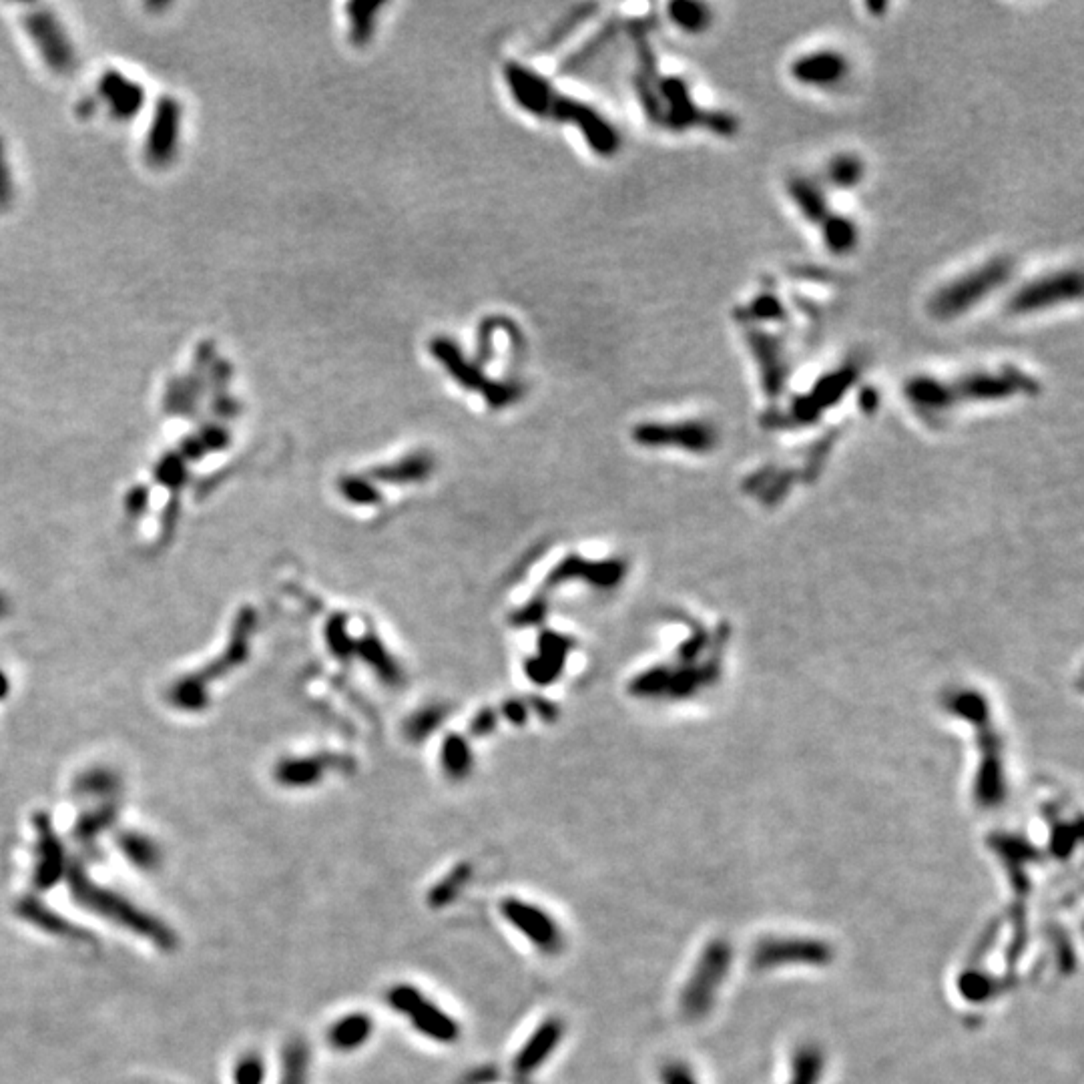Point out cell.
<instances>
[{
  "label": "cell",
  "mask_w": 1084,
  "mask_h": 1084,
  "mask_svg": "<svg viewBox=\"0 0 1084 1084\" xmlns=\"http://www.w3.org/2000/svg\"><path fill=\"white\" fill-rule=\"evenodd\" d=\"M376 1034V1018L368 1010H348L326 1028V1044L338 1054H356Z\"/></svg>",
  "instance_id": "obj_11"
},
{
  "label": "cell",
  "mask_w": 1084,
  "mask_h": 1084,
  "mask_svg": "<svg viewBox=\"0 0 1084 1084\" xmlns=\"http://www.w3.org/2000/svg\"><path fill=\"white\" fill-rule=\"evenodd\" d=\"M661 1084H697L695 1074L683 1062H667L659 1072Z\"/></svg>",
  "instance_id": "obj_22"
},
{
  "label": "cell",
  "mask_w": 1084,
  "mask_h": 1084,
  "mask_svg": "<svg viewBox=\"0 0 1084 1084\" xmlns=\"http://www.w3.org/2000/svg\"><path fill=\"white\" fill-rule=\"evenodd\" d=\"M822 231H824L826 247L832 253H838V255H846V253L854 251L856 245H858V239H860V231H858L856 223L852 219H848V217H842V215H828L824 219Z\"/></svg>",
  "instance_id": "obj_16"
},
{
  "label": "cell",
  "mask_w": 1084,
  "mask_h": 1084,
  "mask_svg": "<svg viewBox=\"0 0 1084 1084\" xmlns=\"http://www.w3.org/2000/svg\"><path fill=\"white\" fill-rule=\"evenodd\" d=\"M430 352L448 370V374L456 382H460L468 390L482 392L484 398L488 400V404H492V406L510 404L512 400H516L522 394V388L518 384H504V382H494V380L486 378L482 374L480 366L466 360L460 346L456 342H452L450 338H446V336L434 338L430 342Z\"/></svg>",
  "instance_id": "obj_5"
},
{
  "label": "cell",
  "mask_w": 1084,
  "mask_h": 1084,
  "mask_svg": "<svg viewBox=\"0 0 1084 1084\" xmlns=\"http://www.w3.org/2000/svg\"><path fill=\"white\" fill-rule=\"evenodd\" d=\"M669 17L685 33H703L711 25L709 7L701 3H687V0L669 5Z\"/></svg>",
  "instance_id": "obj_18"
},
{
  "label": "cell",
  "mask_w": 1084,
  "mask_h": 1084,
  "mask_svg": "<svg viewBox=\"0 0 1084 1084\" xmlns=\"http://www.w3.org/2000/svg\"><path fill=\"white\" fill-rule=\"evenodd\" d=\"M723 954L721 948L715 950V946H709L703 958L697 962L693 974L689 976L687 986L681 992V1010L691 1016L699 1018L705 1014V1010L711 1006L713 990L721 982V970L723 962H719V956Z\"/></svg>",
  "instance_id": "obj_10"
},
{
  "label": "cell",
  "mask_w": 1084,
  "mask_h": 1084,
  "mask_svg": "<svg viewBox=\"0 0 1084 1084\" xmlns=\"http://www.w3.org/2000/svg\"><path fill=\"white\" fill-rule=\"evenodd\" d=\"M261 1076H263V1070H261V1064L255 1058H251L249 1062H245L241 1066V1072H239L241 1084H259Z\"/></svg>",
  "instance_id": "obj_24"
},
{
  "label": "cell",
  "mask_w": 1084,
  "mask_h": 1084,
  "mask_svg": "<svg viewBox=\"0 0 1084 1084\" xmlns=\"http://www.w3.org/2000/svg\"><path fill=\"white\" fill-rule=\"evenodd\" d=\"M1080 292L1082 280L1078 271H1058V274H1050L1022 286L1010 298L1008 310L1016 316L1042 314L1046 310L1058 308L1060 304L1078 300Z\"/></svg>",
  "instance_id": "obj_7"
},
{
  "label": "cell",
  "mask_w": 1084,
  "mask_h": 1084,
  "mask_svg": "<svg viewBox=\"0 0 1084 1084\" xmlns=\"http://www.w3.org/2000/svg\"><path fill=\"white\" fill-rule=\"evenodd\" d=\"M7 689H9V683H7L5 675H3V673H0V697H3V695L7 693Z\"/></svg>",
  "instance_id": "obj_25"
},
{
  "label": "cell",
  "mask_w": 1084,
  "mask_h": 1084,
  "mask_svg": "<svg viewBox=\"0 0 1084 1084\" xmlns=\"http://www.w3.org/2000/svg\"><path fill=\"white\" fill-rule=\"evenodd\" d=\"M789 195L807 221L824 223L826 213H828V203L822 189L816 183L797 177L789 183Z\"/></svg>",
  "instance_id": "obj_15"
},
{
  "label": "cell",
  "mask_w": 1084,
  "mask_h": 1084,
  "mask_svg": "<svg viewBox=\"0 0 1084 1084\" xmlns=\"http://www.w3.org/2000/svg\"><path fill=\"white\" fill-rule=\"evenodd\" d=\"M1012 269L1014 265L1008 257H996L978 265L932 296L930 314L944 322L968 314L1010 280Z\"/></svg>",
  "instance_id": "obj_4"
},
{
  "label": "cell",
  "mask_w": 1084,
  "mask_h": 1084,
  "mask_svg": "<svg viewBox=\"0 0 1084 1084\" xmlns=\"http://www.w3.org/2000/svg\"><path fill=\"white\" fill-rule=\"evenodd\" d=\"M952 402L966 400H1002L1034 390V380L1016 370L1006 372H974L958 382H948Z\"/></svg>",
  "instance_id": "obj_8"
},
{
  "label": "cell",
  "mask_w": 1084,
  "mask_h": 1084,
  "mask_svg": "<svg viewBox=\"0 0 1084 1084\" xmlns=\"http://www.w3.org/2000/svg\"><path fill=\"white\" fill-rule=\"evenodd\" d=\"M504 79L514 101L528 113L542 119H553V121L577 125L581 133L585 135V139L589 141V147L599 155L609 157L619 151L621 147L619 133L605 117H601L587 103L561 95L557 89L549 85L545 77L536 75L534 71L518 63L504 65Z\"/></svg>",
  "instance_id": "obj_1"
},
{
  "label": "cell",
  "mask_w": 1084,
  "mask_h": 1084,
  "mask_svg": "<svg viewBox=\"0 0 1084 1084\" xmlns=\"http://www.w3.org/2000/svg\"><path fill=\"white\" fill-rule=\"evenodd\" d=\"M595 9H597L595 5H589V7H587V5H585V7H579V9H577V13H573V15L569 17V19H565V21H563V23H561V25H559V27H557V29H555V31H553V33H551L549 37H547V41H545V43H542V49H545V51H551V49H553L555 45L563 43V41H565V39H567V37H569V35H571V33H573V31H575V29H577L579 25H583V23H585V21L589 19V15H591V13L595 11Z\"/></svg>",
  "instance_id": "obj_21"
},
{
  "label": "cell",
  "mask_w": 1084,
  "mask_h": 1084,
  "mask_svg": "<svg viewBox=\"0 0 1084 1084\" xmlns=\"http://www.w3.org/2000/svg\"><path fill=\"white\" fill-rule=\"evenodd\" d=\"M641 442L659 444V442H679L689 448H709L713 444V430L705 424H677V426H659L649 424L637 430Z\"/></svg>",
  "instance_id": "obj_12"
},
{
  "label": "cell",
  "mask_w": 1084,
  "mask_h": 1084,
  "mask_svg": "<svg viewBox=\"0 0 1084 1084\" xmlns=\"http://www.w3.org/2000/svg\"><path fill=\"white\" fill-rule=\"evenodd\" d=\"M749 312L757 318H763V320H769V318H777L783 310H781V304H777L775 298L771 296H761L757 298L751 306H749Z\"/></svg>",
  "instance_id": "obj_23"
},
{
  "label": "cell",
  "mask_w": 1084,
  "mask_h": 1084,
  "mask_svg": "<svg viewBox=\"0 0 1084 1084\" xmlns=\"http://www.w3.org/2000/svg\"><path fill=\"white\" fill-rule=\"evenodd\" d=\"M386 1004L412 1032L432 1044L454 1046L462 1038L460 1020L412 982L392 984L386 990Z\"/></svg>",
  "instance_id": "obj_2"
},
{
  "label": "cell",
  "mask_w": 1084,
  "mask_h": 1084,
  "mask_svg": "<svg viewBox=\"0 0 1084 1084\" xmlns=\"http://www.w3.org/2000/svg\"><path fill=\"white\" fill-rule=\"evenodd\" d=\"M569 1026L563 1016L549 1014L536 1022L512 1056V1072L520 1082L545 1068L567 1038Z\"/></svg>",
  "instance_id": "obj_6"
},
{
  "label": "cell",
  "mask_w": 1084,
  "mask_h": 1084,
  "mask_svg": "<svg viewBox=\"0 0 1084 1084\" xmlns=\"http://www.w3.org/2000/svg\"><path fill=\"white\" fill-rule=\"evenodd\" d=\"M3 609H5V601H3V599H0V615H3V613H5Z\"/></svg>",
  "instance_id": "obj_26"
},
{
  "label": "cell",
  "mask_w": 1084,
  "mask_h": 1084,
  "mask_svg": "<svg viewBox=\"0 0 1084 1084\" xmlns=\"http://www.w3.org/2000/svg\"><path fill=\"white\" fill-rule=\"evenodd\" d=\"M472 878V868L470 866H456L454 870H450L444 878H440L426 894V900H428V906L434 908V910H442V908H448L450 904H454L462 892L468 888V882Z\"/></svg>",
  "instance_id": "obj_14"
},
{
  "label": "cell",
  "mask_w": 1084,
  "mask_h": 1084,
  "mask_svg": "<svg viewBox=\"0 0 1084 1084\" xmlns=\"http://www.w3.org/2000/svg\"><path fill=\"white\" fill-rule=\"evenodd\" d=\"M791 77L805 87L832 89L850 75V61L838 51L805 53L791 63Z\"/></svg>",
  "instance_id": "obj_9"
},
{
  "label": "cell",
  "mask_w": 1084,
  "mask_h": 1084,
  "mask_svg": "<svg viewBox=\"0 0 1084 1084\" xmlns=\"http://www.w3.org/2000/svg\"><path fill=\"white\" fill-rule=\"evenodd\" d=\"M826 177L840 189L856 187L864 179V163L854 155H838L830 161Z\"/></svg>",
  "instance_id": "obj_19"
},
{
  "label": "cell",
  "mask_w": 1084,
  "mask_h": 1084,
  "mask_svg": "<svg viewBox=\"0 0 1084 1084\" xmlns=\"http://www.w3.org/2000/svg\"><path fill=\"white\" fill-rule=\"evenodd\" d=\"M382 7L384 3H364V0L348 5V13L352 17L350 39L354 45L364 47L372 39L374 27H376V15L380 13Z\"/></svg>",
  "instance_id": "obj_17"
},
{
  "label": "cell",
  "mask_w": 1084,
  "mask_h": 1084,
  "mask_svg": "<svg viewBox=\"0 0 1084 1084\" xmlns=\"http://www.w3.org/2000/svg\"><path fill=\"white\" fill-rule=\"evenodd\" d=\"M661 95L669 101L671 109L665 115L671 127H689L701 121V111L695 109L687 85L681 79H663L659 83Z\"/></svg>",
  "instance_id": "obj_13"
},
{
  "label": "cell",
  "mask_w": 1084,
  "mask_h": 1084,
  "mask_svg": "<svg viewBox=\"0 0 1084 1084\" xmlns=\"http://www.w3.org/2000/svg\"><path fill=\"white\" fill-rule=\"evenodd\" d=\"M500 920L538 956L559 958L569 940L561 920L542 904L522 896H502L498 900Z\"/></svg>",
  "instance_id": "obj_3"
},
{
  "label": "cell",
  "mask_w": 1084,
  "mask_h": 1084,
  "mask_svg": "<svg viewBox=\"0 0 1084 1084\" xmlns=\"http://www.w3.org/2000/svg\"><path fill=\"white\" fill-rule=\"evenodd\" d=\"M613 37H615V25L609 23L607 29H603V31H601L595 39H591L579 53H575L571 59L565 61V65L561 67V73L569 75V73H579V71H583V69L587 67V63H589L591 59H595V57L605 49V45H607Z\"/></svg>",
  "instance_id": "obj_20"
}]
</instances>
